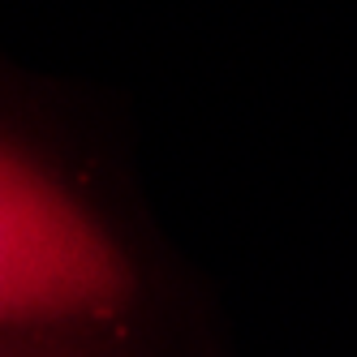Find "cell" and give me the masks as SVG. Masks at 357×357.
<instances>
[{
	"instance_id": "obj_1",
	"label": "cell",
	"mask_w": 357,
	"mask_h": 357,
	"mask_svg": "<svg viewBox=\"0 0 357 357\" xmlns=\"http://www.w3.org/2000/svg\"><path fill=\"white\" fill-rule=\"evenodd\" d=\"M134 280L61 185L0 146V357H86L69 331L104 327Z\"/></svg>"
}]
</instances>
